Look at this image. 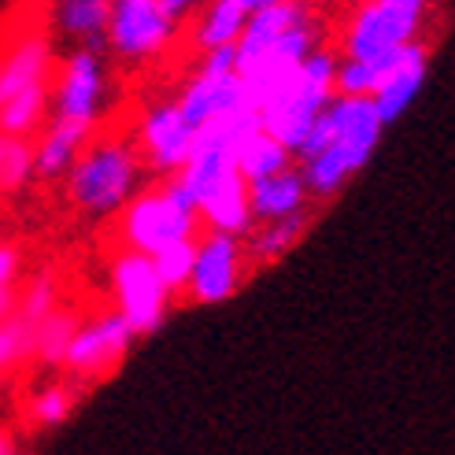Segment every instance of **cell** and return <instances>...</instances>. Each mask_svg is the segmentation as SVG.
<instances>
[{
    "label": "cell",
    "mask_w": 455,
    "mask_h": 455,
    "mask_svg": "<svg viewBox=\"0 0 455 455\" xmlns=\"http://www.w3.org/2000/svg\"><path fill=\"white\" fill-rule=\"evenodd\" d=\"M145 174L133 138L97 133L67 174V200L89 219L123 215L126 204L145 189Z\"/></svg>",
    "instance_id": "6da1fadb"
},
{
    "label": "cell",
    "mask_w": 455,
    "mask_h": 455,
    "mask_svg": "<svg viewBox=\"0 0 455 455\" xmlns=\"http://www.w3.org/2000/svg\"><path fill=\"white\" fill-rule=\"evenodd\" d=\"M326 119H330V133H333L330 148L300 164L304 186L318 200L340 193L355 171L367 167V159L374 156V148L381 141V130H385L378 108L371 100L333 97V104L326 108Z\"/></svg>",
    "instance_id": "7a4b0ae2"
},
{
    "label": "cell",
    "mask_w": 455,
    "mask_h": 455,
    "mask_svg": "<svg viewBox=\"0 0 455 455\" xmlns=\"http://www.w3.org/2000/svg\"><path fill=\"white\" fill-rule=\"evenodd\" d=\"M116 234L123 252H138L152 259L178 241L200 237L196 200L178 178H167L152 189H141L126 204V212L116 222Z\"/></svg>",
    "instance_id": "3957f363"
},
{
    "label": "cell",
    "mask_w": 455,
    "mask_h": 455,
    "mask_svg": "<svg viewBox=\"0 0 455 455\" xmlns=\"http://www.w3.org/2000/svg\"><path fill=\"white\" fill-rule=\"evenodd\" d=\"M333 75H337V52L333 49H315L300 71L285 82L282 93L270 100L267 108H259V126L263 133H270L278 145H285L297 159L300 145L307 141L311 126L318 123V116L333 104Z\"/></svg>",
    "instance_id": "277c9868"
},
{
    "label": "cell",
    "mask_w": 455,
    "mask_h": 455,
    "mask_svg": "<svg viewBox=\"0 0 455 455\" xmlns=\"http://www.w3.org/2000/svg\"><path fill=\"white\" fill-rule=\"evenodd\" d=\"M426 4L422 0H374L359 4L340 30V60L381 67L403 49L422 41Z\"/></svg>",
    "instance_id": "5b68a950"
},
{
    "label": "cell",
    "mask_w": 455,
    "mask_h": 455,
    "mask_svg": "<svg viewBox=\"0 0 455 455\" xmlns=\"http://www.w3.org/2000/svg\"><path fill=\"white\" fill-rule=\"evenodd\" d=\"M189 12L186 0H116L104 44L123 63H156L174 49Z\"/></svg>",
    "instance_id": "8992f818"
},
{
    "label": "cell",
    "mask_w": 455,
    "mask_h": 455,
    "mask_svg": "<svg viewBox=\"0 0 455 455\" xmlns=\"http://www.w3.org/2000/svg\"><path fill=\"white\" fill-rule=\"evenodd\" d=\"M108 108V63L97 49H71L52 75V119L93 130Z\"/></svg>",
    "instance_id": "52a82bcc"
},
{
    "label": "cell",
    "mask_w": 455,
    "mask_h": 455,
    "mask_svg": "<svg viewBox=\"0 0 455 455\" xmlns=\"http://www.w3.org/2000/svg\"><path fill=\"white\" fill-rule=\"evenodd\" d=\"M108 285H111V300H116V315L130 326L133 337L159 330L171 307V292L159 282L148 256L119 248L108 263Z\"/></svg>",
    "instance_id": "ba28073f"
},
{
    "label": "cell",
    "mask_w": 455,
    "mask_h": 455,
    "mask_svg": "<svg viewBox=\"0 0 455 455\" xmlns=\"http://www.w3.org/2000/svg\"><path fill=\"white\" fill-rule=\"evenodd\" d=\"M178 111L186 116V123L193 130H204L208 123L230 116V111L244 108V85L237 78V60L234 49H222V52H208L200 56V67L186 78V85L178 89L174 97Z\"/></svg>",
    "instance_id": "9c48e42d"
},
{
    "label": "cell",
    "mask_w": 455,
    "mask_h": 455,
    "mask_svg": "<svg viewBox=\"0 0 455 455\" xmlns=\"http://www.w3.org/2000/svg\"><path fill=\"white\" fill-rule=\"evenodd\" d=\"M193 145H196V130L186 123L174 100L148 104L138 116V123H133V148H138L145 171L164 174V181L186 171Z\"/></svg>",
    "instance_id": "30bf717a"
},
{
    "label": "cell",
    "mask_w": 455,
    "mask_h": 455,
    "mask_svg": "<svg viewBox=\"0 0 455 455\" xmlns=\"http://www.w3.org/2000/svg\"><path fill=\"white\" fill-rule=\"evenodd\" d=\"M56 49H52V34L44 27H30L8 37L0 44V108L12 104L15 97L41 93L52 89L56 75Z\"/></svg>",
    "instance_id": "8fae6325"
},
{
    "label": "cell",
    "mask_w": 455,
    "mask_h": 455,
    "mask_svg": "<svg viewBox=\"0 0 455 455\" xmlns=\"http://www.w3.org/2000/svg\"><path fill=\"white\" fill-rule=\"evenodd\" d=\"M130 345H133V333L116 311L82 318L71 348H67L63 371L71 381H97L119 367L123 355L130 352Z\"/></svg>",
    "instance_id": "7c38bea8"
},
{
    "label": "cell",
    "mask_w": 455,
    "mask_h": 455,
    "mask_svg": "<svg viewBox=\"0 0 455 455\" xmlns=\"http://www.w3.org/2000/svg\"><path fill=\"white\" fill-rule=\"evenodd\" d=\"M244 263L248 252L237 237H222V234H200L196 237V263H193V278L186 297L193 304H222L230 300L244 282Z\"/></svg>",
    "instance_id": "4fadbf2b"
},
{
    "label": "cell",
    "mask_w": 455,
    "mask_h": 455,
    "mask_svg": "<svg viewBox=\"0 0 455 455\" xmlns=\"http://www.w3.org/2000/svg\"><path fill=\"white\" fill-rule=\"evenodd\" d=\"M196 219L204 234H222V237H248L252 234V200H248V181L241 171H230L219 186H212L196 200Z\"/></svg>",
    "instance_id": "5bb4252c"
},
{
    "label": "cell",
    "mask_w": 455,
    "mask_h": 455,
    "mask_svg": "<svg viewBox=\"0 0 455 455\" xmlns=\"http://www.w3.org/2000/svg\"><path fill=\"white\" fill-rule=\"evenodd\" d=\"M426 63H429V49L419 41L381 67V82H378V93L371 97V104L378 108L385 126L396 123L419 97V89L426 82Z\"/></svg>",
    "instance_id": "9a60e30c"
},
{
    "label": "cell",
    "mask_w": 455,
    "mask_h": 455,
    "mask_svg": "<svg viewBox=\"0 0 455 455\" xmlns=\"http://www.w3.org/2000/svg\"><path fill=\"white\" fill-rule=\"evenodd\" d=\"M97 133L85 130V126L49 119V126L34 138V174L37 178H67L71 167L78 164V156L85 152V145L93 141Z\"/></svg>",
    "instance_id": "2e32d148"
},
{
    "label": "cell",
    "mask_w": 455,
    "mask_h": 455,
    "mask_svg": "<svg viewBox=\"0 0 455 455\" xmlns=\"http://www.w3.org/2000/svg\"><path fill=\"white\" fill-rule=\"evenodd\" d=\"M248 200H252V219L263 222H282L292 215H304L307 212V186H304V174L297 167H289L275 178H263L256 186H248Z\"/></svg>",
    "instance_id": "e0dca14e"
},
{
    "label": "cell",
    "mask_w": 455,
    "mask_h": 455,
    "mask_svg": "<svg viewBox=\"0 0 455 455\" xmlns=\"http://www.w3.org/2000/svg\"><path fill=\"white\" fill-rule=\"evenodd\" d=\"M252 8H256V0H215V4H208L193 27L196 52L208 56V52L234 49L244 34V22L252 15Z\"/></svg>",
    "instance_id": "ac0fdd59"
},
{
    "label": "cell",
    "mask_w": 455,
    "mask_h": 455,
    "mask_svg": "<svg viewBox=\"0 0 455 455\" xmlns=\"http://www.w3.org/2000/svg\"><path fill=\"white\" fill-rule=\"evenodd\" d=\"M108 0H63L52 8V27L75 41V49H97L108 37Z\"/></svg>",
    "instance_id": "d6986e66"
},
{
    "label": "cell",
    "mask_w": 455,
    "mask_h": 455,
    "mask_svg": "<svg viewBox=\"0 0 455 455\" xmlns=\"http://www.w3.org/2000/svg\"><path fill=\"white\" fill-rule=\"evenodd\" d=\"M78 381L71 378H52V381H41L37 389H30L27 400V415L37 429H52L63 419H71V411L78 407Z\"/></svg>",
    "instance_id": "ffe728a7"
},
{
    "label": "cell",
    "mask_w": 455,
    "mask_h": 455,
    "mask_svg": "<svg viewBox=\"0 0 455 455\" xmlns=\"http://www.w3.org/2000/svg\"><path fill=\"white\" fill-rule=\"evenodd\" d=\"M307 222H311V215L304 212V215H292V219H282V222L256 226L252 237H248V244H244L248 259H252V263H275V259H282L289 248L300 244V237L307 234Z\"/></svg>",
    "instance_id": "44dd1931"
},
{
    "label": "cell",
    "mask_w": 455,
    "mask_h": 455,
    "mask_svg": "<svg viewBox=\"0 0 455 455\" xmlns=\"http://www.w3.org/2000/svg\"><path fill=\"white\" fill-rule=\"evenodd\" d=\"M78 326H82V315L75 307L52 311L44 323L34 326V359L44 363V367H63L67 348H71Z\"/></svg>",
    "instance_id": "7402d4cb"
},
{
    "label": "cell",
    "mask_w": 455,
    "mask_h": 455,
    "mask_svg": "<svg viewBox=\"0 0 455 455\" xmlns=\"http://www.w3.org/2000/svg\"><path fill=\"white\" fill-rule=\"evenodd\" d=\"M289 167H292V152L285 145H278L263 130L252 133V138L244 141V148L237 152V171H241V178L248 181V186H256V181H263V178H275Z\"/></svg>",
    "instance_id": "603a6c76"
},
{
    "label": "cell",
    "mask_w": 455,
    "mask_h": 455,
    "mask_svg": "<svg viewBox=\"0 0 455 455\" xmlns=\"http://www.w3.org/2000/svg\"><path fill=\"white\" fill-rule=\"evenodd\" d=\"M34 178V141L0 133V196H15Z\"/></svg>",
    "instance_id": "cb8c5ba5"
},
{
    "label": "cell",
    "mask_w": 455,
    "mask_h": 455,
    "mask_svg": "<svg viewBox=\"0 0 455 455\" xmlns=\"http://www.w3.org/2000/svg\"><path fill=\"white\" fill-rule=\"evenodd\" d=\"M193 263H196V237L193 241H178L171 248H164L159 256H152V267L164 289L171 292H186L189 289V278H193Z\"/></svg>",
    "instance_id": "d4e9b609"
},
{
    "label": "cell",
    "mask_w": 455,
    "mask_h": 455,
    "mask_svg": "<svg viewBox=\"0 0 455 455\" xmlns=\"http://www.w3.org/2000/svg\"><path fill=\"white\" fill-rule=\"evenodd\" d=\"M63 307V300H60V285H56V278L52 275H37V278H30L27 285L19 289V307H15V315L22 318V323H30V326H37V323H44L52 311H60Z\"/></svg>",
    "instance_id": "484cf974"
},
{
    "label": "cell",
    "mask_w": 455,
    "mask_h": 455,
    "mask_svg": "<svg viewBox=\"0 0 455 455\" xmlns=\"http://www.w3.org/2000/svg\"><path fill=\"white\" fill-rule=\"evenodd\" d=\"M27 359H34V326L15 315L0 326V381H4L12 367H19Z\"/></svg>",
    "instance_id": "4316f807"
},
{
    "label": "cell",
    "mask_w": 455,
    "mask_h": 455,
    "mask_svg": "<svg viewBox=\"0 0 455 455\" xmlns=\"http://www.w3.org/2000/svg\"><path fill=\"white\" fill-rule=\"evenodd\" d=\"M19 282H22V252H19V244L0 241V292L19 289Z\"/></svg>",
    "instance_id": "83f0119b"
},
{
    "label": "cell",
    "mask_w": 455,
    "mask_h": 455,
    "mask_svg": "<svg viewBox=\"0 0 455 455\" xmlns=\"http://www.w3.org/2000/svg\"><path fill=\"white\" fill-rule=\"evenodd\" d=\"M15 307H19V289L0 292V326H4L8 318H15Z\"/></svg>",
    "instance_id": "f1b7e54d"
},
{
    "label": "cell",
    "mask_w": 455,
    "mask_h": 455,
    "mask_svg": "<svg viewBox=\"0 0 455 455\" xmlns=\"http://www.w3.org/2000/svg\"><path fill=\"white\" fill-rule=\"evenodd\" d=\"M0 455H19V441L8 429H0Z\"/></svg>",
    "instance_id": "f546056e"
}]
</instances>
